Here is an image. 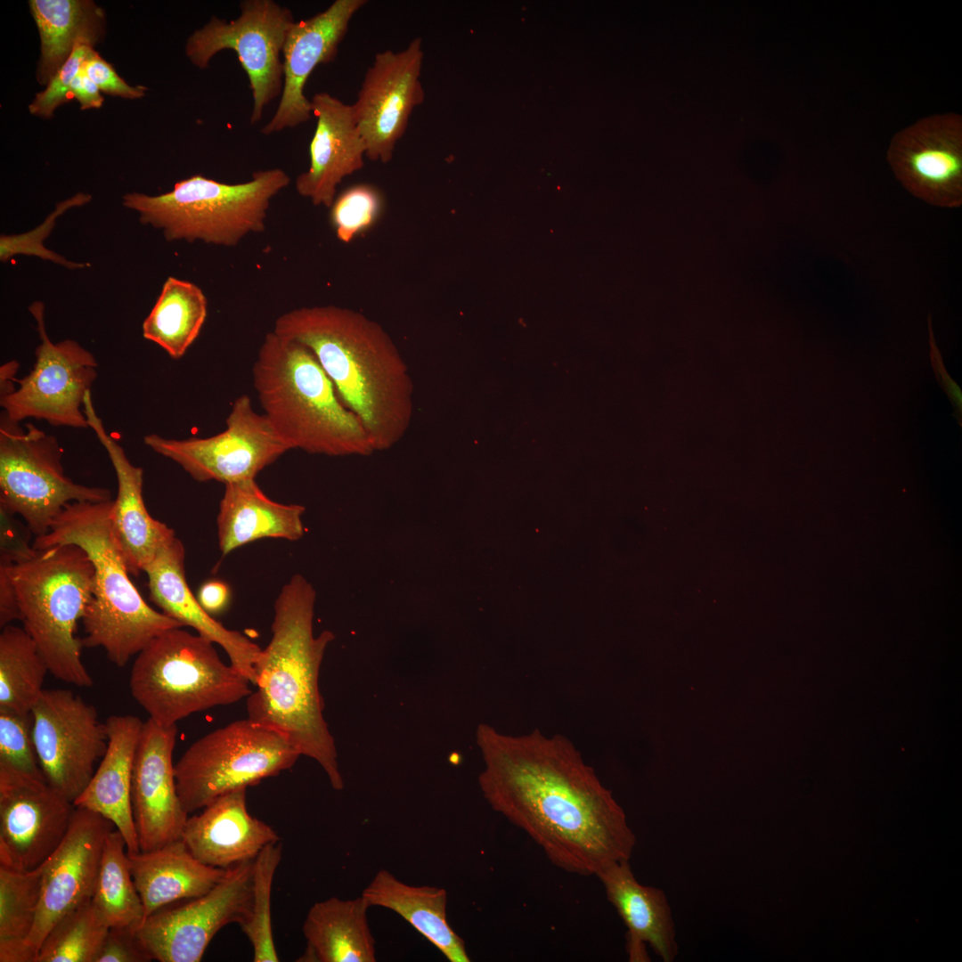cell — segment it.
<instances>
[{"instance_id":"obj_1","label":"cell","mask_w":962,"mask_h":962,"mask_svg":"<svg viewBox=\"0 0 962 962\" xmlns=\"http://www.w3.org/2000/svg\"><path fill=\"white\" fill-rule=\"evenodd\" d=\"M480 790L492 809L524 830L568 873L596 876L629 860L636 837L625 813L565 736L535 729L509 735L480 723Z\"/></svg>"},{"instance_id":"obj_2","label":"cell","mask_w":962,"mask_h":962,"mask_svg":"<svg viewBox=\"0 0 962 962\" xmlns=\"http://www.w3.org/2000/svg\"><path fill=\"white\" fill-rule=\"evenodd\" d=\"M273 330L314 354L374 451L387 450L405 436L413 415V382L380 324L356 310L327 305L283 313Z\"/></svg>"},{"instance_id":"obj_3","label":"cell","mask_w":962,"mask_h":962,"mask_svg":"<svg viewBox=\"0 0 962 962\" xmlns=\"http://www.w3.org/2000/svg\"><path fill=\"white\" fill-rule=\"evenodd\" d=\"M315 592L301 575L283 585L274 603L272 638L255 665L257 689L247 697L248 718L281 734L314 759L335 790L344 787L335 741L323 717L319 673L332 632L314 635Z\"/></svg>"},{"instance_id":"obj_4","label":"cell","mask_w":962,"mask_h":962,"mask_svg":"<svg viewBox=\"0 0 962 962\" xmlns=\"http://www.w3.org/2000/svg\"><path fill=\"white\" fill-rule=\"evenodd\" d=\"M113 500L67 504L50 531L35 537L36 550L76 544L91 559L95 571L94 591L82 618L86 648H102L118 667L125 666L164 632L184 627L149 606L130 579V574L111 526Z\"/></svg>"},{"instance_id":"obj_5","label":"cell","mask_w":962,"mask_h":962,"mask_svg":"<svg viewBox=\"0 0 962 962\" xmlns=\"http://www.w3.org/2000/svg\"><path fill=\"white\" fill-rule=\"evenodd\" d=\"M252 373L264 414L290 449L328 456L375 452L359 418L306 345L268 332Z\"/></svg>"},{"instance_id":"obj_6","label":"cell","mask_w":962,"mask_h":962,"mask_svg":"<svg viewBox=\"0 0 962 962\" xmlns=\"http://www.w3.org/2000/svg\"><path fill=\"white\" fill-rule=\"evenodd\" d=\"M11 576L23 629L36 643L49 673L77 687L88 688L93 678L82 661L81 639L76 635L94 591V567L76 544L34 549L12 562L0 557Z\"/></svg>"},{"instance_id":"obj_7","label":"cell","mask_w":962,"mask_h":962,"mask_svg":"<svg viewBox=\"0 0 962 962\" xmlns=\"http://www.w3.org/2000/svg\"><path fill=\"white\" fill-rule=\"evenodd\" d=\"M289 183L279 167L257 171L240 183L193 175L159 195L127 193L123 206L137 212L143 224L161 230L167 241L235 247L247 235L265 231L272 200Z\"/></svg>"},{"instance_id":"obj_8","label":"cell","mask_w":962,"mask_h":962,"mask_svg":"<svg viewBox=\"0 0 962 962\" xmlns=\"http://www.w3.org/2000/svg\"><path fill=\"white\" fill-rule=\"evenodd\" d=\"M214 643L177 627L153 639L136 656L129 688L132 697L162 726L217 705L248 697L251 682L225 664Z\"/></svg>"},{"instance_id":"obj_9","label":"cell","mask_w":962,"mask_h":962,"mask_svg":"<svg viewBox=\"0 0 962 962\" xmlns=\"http://www.w3.org/2000/svg\"><path fill=\"white\" fill-rule=\"evenodd\" d=\"M301 754L281 734L250 719L199 738L175 764L177 793L190 814L232 790L290 769Z\"/></svg>"},{"instance_id":"obj_10","label":"cell","mask_w":962,"mask_h":962,"mask_svg":"<svg viewBox=\"0 0 962 962\" xmlns=\"http://www.w3.org/2000/svg\"><path fill=\"white\" fill-rule=\"evenodd\" d=\"M22 428L2 413L0 420V510L18 514L31 534L42 536L74 501L112 500L109 489L75 483L64 473L56 438L32 423Z\"/></svg>"},{"instance_id":"obj_11","label":"cell","mask_w":962,"mask_h":962,"mask_svg":"<svg viewBox=\"0 0 962 962\" xmlns=\"http://www.w3.org/2000/svg\"><path fill=\"white\" fill-rule=\"evenodd\" d=\"M232 20L210 18L187 39L185 54L199 69H207L223 50H232L246 72L252 93L251 124L283 87L282 50L295 22L291 11L273 0H244Z\"/></svg>"},{"instance_id":"obj_12","label":"cell","mask_w":962,"mask_h":962,"mask_svg":"<svg viewBox=\"0 0 962 962\" xmlns=\"http://www.w3.org/2000/svg\"><path fill=\"white\" fill-rule=\"evenodd\" d=\"M29 310L37 322L40 344L36 363L18 388L0 396V405L12 420H44L56 427L89 428L84 397L97 378L94 355L72 339L53 343L45 325V306L35 301Z\"/></svg>"},{"instance_id":"obj_13","label":"cell","mask_w":962,"mask_h":962,"mask_svg":"<svg viewBox=\"0 0 962 962\" xmlns=\"http://www.w3.org/2000/svg\"><path fill=\"white\" fill-rule=\"evenodd\" d=\"M225 423L224 431L209 437L178 440L150 434L143 441L155 452L180 465L193 479L224 485L255 479L290 450L266 416L253 409L247 395L234 400Z\"/></svg>"},{"instance_id":"obj_14","label":"cell","mask_w":962,"mask_h":962,"mask_svg":"<svg viewBox=\"0 0 962 962\" xmlns=\"http://www.w3.org/2000/svg\"><path fill=\"white\" fill-rule=\"evenodd\" d=\"M30 715L42 773L74 803L106 752V724L93 705L64 689H44Z\"/></svg>"},{"instance_id":"obj_15","label":"cell","mask_w":962,"mask_h":962,"mask_svg":"<svg viewBox=\"0 0 962 962\" xmlns=\"http://www.w3.org/2000/svg\"><path fill=\"white\" fill-rule=\"evenodd\" d=\"M253 860L227 868L206 894L147 917L138 934L153 960L199 962L224 926H242L251 910Z\"/></svg>"},{"instance_id":"obj_16","label":"cell","mask_w":962,"mask_h":962,"mask_svg":"<svg viewBox=\"0 0 962 962\" xmlns=\"http://www.w3.org/2000/svg\"><path fill=\"white\" fill-rule=\"evenodd\" d=\"M74 803L44 776L0 762V863L34 869L65 836Z\"/></svg>"},{"instance_id":"obj_17","label":"cell","mask_w":962,"mask_h":962,"mask_svg":"<svg viewBox=\"0 0 962 962\" xmlns=\"http://www.w3.org/2000/svg\"><path fill=\"white\" fill-rule=\"evenodd\" d=\"M423 58L420 37L412 40L402 51L386 50L375 54L356 101L351 104L369 159L382 163L392 159L413 110L423 102Z\"/></svg>"},{"instance_id":"obj_18","label":"cell","mask_w":962,"mask_h":962,"mask_svg":"<svg viewBox=\"0 0 962 962\" xmlns=\"http://www.w3.org/2000/svg\"><path fill=\"white\" fill-rule=\"evenodd\" d=\"M891 168L915 197L954 208L962 205V118L932 115L897 132L886 154Z\"/></svg>"},{"instance_id":"obj_19","label":"cell","mask_w":962,"mask_h":962,"mask_svg":"<svg viewBox=\"0 0 962 962\" xmlns=\"http://www.w3.org/2000/svg\"><path fill=\"white\" fill-rule=\"evenodd\" d=\"M114 828L113 823L103 816L75 806L65 836L43 863L40 904L27 941L36 958L55 923L91 900L105 840Z\"/></svg>"},{"instance_id":"obj_20","label":"cell","mask_w":962,"mask_h":962,"mask_svg":"<svg viewBox=\"0 0 962 962\" xmlns=\"http://www.w3.org/2000/svg\"><path fill=\"white\" fill-rule=\"evenodd\" d=\"M176 725L143 722L132 778L131 802L140 851L147 852L178 840L189 813L180 801L173 751Z\"/></svg>"},{"instance_id":"obj_21","label":"cell","mask_w":962,"mask_h":962,"mask_svg":"<svg viewBox=\"0 0 962 962\" xmlns=\"http://www.w3.org/2000/svg\"><path fill=\"white\" fill-rule=\"evenodd\" d=\"M365 4V0H336L322 12L292 24L282 50L281 100L262 134L293 128L311 118V101L304 94L306 81L318 65L335 59L351 20Z\"/></svg>"},{"instance_id":"obj_22","label":"cell","mask_w":962,"mask_h":962,"mask_svg":"<svg viewBox=\"0 0 962 962\" xmlns=\"http://www.w3.org/2000/svg\"><path fill=\"white\" fill-rule=\"evenodd\" d=\"M87 424L106 450L118 481L111 526L130 575L137 576L161 548L174 540L175 531L153 518L143 497V469L130 462L121 445L106 431L93 404L91 391L84 397Z\"/></svg>"},{"instance_id":"obj_23","label":"cell","mask_w":962,"mask_h":962,"mask_svg":"<svg viewBox=\"0 0 962 962\" xmlns=\"http://www.w3.org/2000/svg\"><path fill=\"white\" fill-rule=\"evenodd\" d=\"M311 104L316 126L309 146L310 164L296 178L295 189L314 206L330 208L338 185L363 167L366 144L351 104L326 92L315 94Z\"/></svg>"},{"instance_id":"obj_24","label":"cell","mask_w":962,"mask_h":962,"mask_svg":"<svg viewBox=\"0 0 962 962\" xmlns=\"http://www.w3.org/2000/svg\"><path fill=\"white\" fill-rule=\"evenodd\" d=\"M185 550L175 537L144 567L151 600L161 612L222 647L230 664L256 684L255 665L261 648L240 632L230 630L205 611L185 577Z\"/></svg>"},{"instance_id":"obj_25","label":"cell","mask_w":962,"mask_h":962,"mask_svg":"<svg viewBox=\"0 0 962 962\" xmlns=\"http://www.w3.org/2000/svg\"><path fill=\"white\" fill-rule=\"evenodd\" d=\"M247 787L220 795L188 819L181 839L200 862L227 869L255 860L269 844L278 842L276 831L247 810Z\"/></svg>"},{"instance_id":"obj_26","label":"cell","mask_w":962,"mask_h":962,"mask_svg":"<svg viewBox=\"0 0 962 962\" xmlns=\"http://www.w3.org/2000/svg\"><path fill=\"white\" fill-rule=\"evenodd\" d=\"M596 876L602 883L608 901L624 923L626 953L630 962H648L646 945L664 962L678 954L672 910L664 892L643 885L632 871L629 860L613 862Z\"/></svg>"},{"instance_id":"obj_27","label":"cell","mask_w":962,"mask_h":962,"mask_svg":"<svg viewBox=\"0 0 962 962\" xmlns=\"http://www.w3.org/2000/svg\"><path fill=\"white\" fill-rule=\"evenodd\" d=\"M143 722L132 714H117L105 722L108 746L74 805L109 819L122 834L127 852L140 851L133 817L131 787L134 762Z\"/></svg>"},{"instance_id":"obj_28","label":"cell","mask_w":962,"mask_h":962,"mask_svg":"<svg viewBox=\"0 0 962 962\" xmlns=\"http://www.w3.org/2000/svg\"><path fill=\"white\" fill-rule=\"evenodd\" d=\"M127 859L145 918L174 901L206 894L226 872L200 862L181 838L151 851L127 852Z\"/></svg>"},{"instance_id":"obj_29","label":"cell","mask_w":962,"mask_h":962,"mask_svg":"<svg viewBox=\"0 0 962 962\" xmlns=\"http://www.w3.org/2000/svg\"><path fill=\"white\" fill-rule=\"evenodd\" d=\"M304 511L302 505L271 500L255 479L225 484L217 515L220 550L226 555L262 538L298 540L304 532Z\"/></svg>"},{"instance_id":"obj_30","label":"cell","mask_w":962,"mask_h":962,"mask_svg":"<svg viewBox=\"0 0 962 962\" xmlns=\"http://www.w3.org/2000/svg\"><path fill=\"white\" fill-rule=\"evenodd\" d=\"M369 908L362 895L315 902L303 923L306 948L298 961H376L375 940L367 918Z\"/></svg>"},{"instance_id":"obj_31","label":"cell","mask_w":962,"mask_h":962,"mask_svg":"<svg viewBox=\"0 0 962 962\" xmlns=\"http://www.w3.org/2000/svg\"><path fill=\"white\" fill-rule=\"evenodd\" d=\"M370 907L388 909L405 919L450 962H469L465 942L449 925L444 888L410 885L391 872L376 873L361 894Z\"/></svg>"},{"instance_id":"obj_32","label":"cell","mask_w":962,"mask_h":962,"mask_svg":"<svg viewBox=\"0 0 962 962\" xmlns=\"http://www.w3.org/2000/svg\"><path fill=\"white\" fill-rule=\"evenodd\" d=\"M29 7L41 42L37 78L47 85L81 37L99 39L103 12L87 0H31Z\"/></svg>"},{"instance_id":"obj_33","label":"cell","mask_w":962,"mask_h":962,"mask_svg":"<svg viewBox=\"0 0 962 962\" xmlns=\"http://www.w3.org/2000/svg\"><path fill=\"white\" fill-rule=\"evenodd\" d=\"M208 300L196 284L169 276L143 323V336L173 359L184 355L207 318Z\"/></svg>"},{"instance_id":"obj_34","label":"cell","mask_w":962,"mask_h":962,"mask_svg":"<svg viewBox=\"0 0 962 962\" xmlns=\"http://www.w3.org/2000/svg\"><path fill=\"white\" fill-rule=\"evenodd\" d=\"M43 864L25 870L0 863V962H35L28 946L41 900Z\"/></svg>"},{"instance_id":"obj_35","label":"cell","mask_w":962,"mask_h":962,"mask_svg":"<svg viewBox=\"0 0 962 962\" xmlns=\"http://www.w3.org/2000/svg\"><path fill=\"white\" fill-rule=\"evenodd\" d=\"M91 901L109 927L138 930L145 919L143 904L129 868L126 844L117 828L106 837Z\"/></svg>"},{"instance_id":"obj_36","label":"cell","mask_w":962,"mask_h":962,"mask_svg":"<svg viewBox=\"0 0 962 962\" xmlns=\"http://www.w3.org/2000/svg\"><path fill=\"white\" fill-rule=\"evenodd\" d=\"M49 669L38 648L20 627L0 633V709L29 713L40 697Z\"/></svg>"},{"instance_id":"obj_37","label":"cell","mask_w":962,"mask_h":962,"mask_svg":"<svg viewBox=\"0 0 962 962\" xmlns=\"http://www.w3.org/2000/svg\"><path fill=\"white\" fill-rule=\"evenodd\" d=\"M109 928L89 900L55 923L35 962H94Z\"/></svg>"},{"instance_id":"obj_38","label":"cell","mask_w":962,"mask_h":962,"mask_svg":"<svg viewBox=\"0 0 962 962\" xmlns=\"http://www.w3.org/2000/svg\"><path fill=\"white\" fill-rule=\"evenodd\" d=\"M282 845H266L253 860L250 916L240 926L253 948V961L278 962L271 920V893L275 871L281 862Z\"/></svg>"},{"instance_id":"obj_39","label":"cell","mask_w":962,"mask_h":962,"mask_svg":"<svg viewBox=\"0 0 962 962\" xmlns=\"http://www.w3.org/2000/svg\"><path fill=\"white\" fill-rule=\"evenodd\" d=\"M330 208L337 238L349 243L375 224L383 209V197L375 186L358 183L343 191Z\"/></svg>"},{"instance_id":"obj_40","label":"cell","mask_w":962,"mask_h":962,"mask_svg":"<svg viewBox=\"0 0 962 962\" xmlns=\"http://www.w3.org/2000/svg\"><path fill=\"white\" fill-rule=\"evenodd\" d=\"M90 200V195L77 193L75 196L58 203L55 209L45 217L44 222L33 230L19 234H1V262L5 263L16 255H25L49 260L68 269H80L89 266L90 265L88 263H78L67 260L61 255L45 248L44 240L50 235L55 226L57 218L60 216L71 208L85 205Z\"/></svg>"},{"instance_id":"obj_41","label":"cell","mask_w":962,"mask_h":962,"mask_svg":"<svg viewBox=\"0 0 962 962\" xmlns=\"http://www.w3.org/2000/svg\"><path fill=\"white\" fill-rule=\"evenodd\" d=\"M0 762L34 776H44L34 746L30 713L0 709Z\"/></svg>"},{"instance_id":"obj_42","label":"cell","mask_w":962,"mask_h":962,"mask_svg":"<svg viewBox=\"0 0 962 962\" xmlns=\"http://www.w3.org/2000/svg\"><path fill=\"white\" fill-rule=\"evenodd\" d=\"M97 40L92 37H81L61 67L52 77L46 88L37 94L29 104V112L33 115L50 118L57 107L69 100L70 85L80 72L86 59L93 53Z\"/></svg>"},{"instance_id":"obj_43","label":"cell","mask_w":962,"mask_h":962,"mask_svg":"<svg viewBox=\"0 0 962 962\" xmlns=\"http://www.w3.org/2000/svg\"><path fill=\"white\" fill-rule=\"evenodd\" d=\"M153 960L138 934L128 926L110 927L94 962H150Z\"/></svg>"},{"instance_id":"obj_44","label":"cell","mask_w":962,"mask_h":962,"mask_svg":"<svg viewBox=\"0 0 962 962\" xmlns=\"http://www.w3.org/2000/svg\"><path fill=\"white\" fill-rule=\"evenodd\" d=\"M82 72L97 86L100 91L113 96L137 99L143 97L147 89L142 86H129L95 51H93L84 61Z\"/></svg>"},{"instance_id":"obj_45","label":"cell","mask_w":962,"mask_h":962,"mask_svg":"<svg viewBox=\"0 0 962 962\" xmlns=\"http://www.w3.org/2000/svg\"><path fill=\"white\" fill-rule=\"evenodd\" d=\"M928 331H929V344H930V358L931 363L941 387L944 392L948 395L950 402L955 410L954 416L959 421L961 425V414H962V392L959 386L950 378L947 372L941 353L937 347L935 338L932 329L931 314L928 315Z\"/></svg>"},{"instance_id":"obj_46","label":"cell","mask_w":962,"mask_h":962,"mask_svg":"<svg viewBox=\"0 0 962 962\" xmlns=\"http://www.w3.org/2000/svg\"><path fill=\"white\" fill-rule=\"evenodd\" d=\"M200 606L210 616L223 613L231 599L229 586L220 580H209L201 584L197 594Z\"/></svg>"},{"instance_id":"obj_47","label":"cell","mask_w":962,"mask_h":962,"mask_svg":"<svg viewBox=\"0 0 962 962\" xmlns=\"http://www.w3.org/2000/svg\"><path fill=\"white\" fill-rule=\"evenodd\" d=\"M20 621V613L14 587L5 564L0 562V626Z\"/></svg>"},{"instance_id":"obj_48","label":"cell","mask_w":962,"mask_h":962,"mask_svg":"<svg viewBox=\"0 0 962 962\" xmlns=\"http://www.w3.org/2000/svg\"><path fill=\"white\" fill-rule=\"evenodd\" d=\"M69 95L78 101L83 110L100 108L104 101L97 86L82 72V69L70 85Z\"/></svg>"}]
</instances>
